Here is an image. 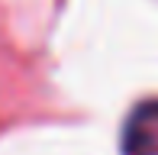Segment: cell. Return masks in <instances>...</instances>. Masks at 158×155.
<instances>
[{
	"instance_id": "6da1fadb",
	"label": "cell",
	"mask_w": 158,
	"mask_h": 155,
	"mask_svg": "<svg viewBox=\"0 0 158 155\" xmlns=\"http://www.w3.org/2000/svg\"><path fill=\"white\" fill-rule=\"evenodd\" d=\"M123 155H158V100L135 107L123 132Z\"/></svg>"
}]
</instances>
